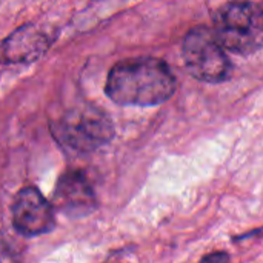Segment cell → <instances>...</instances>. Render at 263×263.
Wrapping results in <instances>:
<instances>
[{
	"label": "cell",
	"mask_w": 263,
	"mask_h": 263,
	"mask_svg": "<svg viewBox=\"0 0 263 263\" xmlns=\"http://www.w3.org/2000/svg\"><path fill=\"white\" fill-rule=\"evenodd\" d=\"M99 2H103V0H99Z\"/></svg>",
	"instance_id": "30bf717a"
},
{
	"label": "cell",
	"mask_w": 263,
	"mask_h": 263,
	"mask_svg": "<svg viewBox=\"0 0 263 263\" xmlns=\"http://www.w3.org/2000/svg\"><path fill=\"white\" fill-rule=\"evenodd\" d=\"M11 213L15 231L26 237L45 234L54 227V210L34 186H25L17 193Z\"/></svg>",
	"instance_id": "5b68a950"
},
{
	"label": "cell",
	"mask_w": 263,
	"mask_h": 263,
	"mask_svg": "<svg viewBox=\"0 0 263 263\" xmlns=\"http://www.w3.org/2000/svg\"><path fill=\"white\" fill-rule=\"evenodd\" d=\"M213 29L225 49L251 55L263 48V8L251 0H231L217 8Z\"/></svg>",
	"instance_id": "7a4b0ae2"
},
{
	"label": "cell",
	"mask_w": 263,
	"mask_h": 263,
	"mask_svg": "<svg viewBox=\"0 0 263 263\" xmlns=\"http://www.w3.org/2000/svg\"><path fill=\"white\" fill-rule=\"evenodd\" d=\"M200 263H230V254L223 253V251L211 253V254L205 256Z\"/></svg>",
	"instance_id": "ba28073f"
},
{
	"label": "cell",
	"mask_w": 263,
	"mask_h": 263,
	"mask_svg": "<svg viewBox=\"0 0 263 263\" xmlns=\"http://www.w3.org/2000/svg\"><path fill=\"white\" fill-rule=\"evenodd\" d=\"M52 42L49 31L35 23H25L3 40L2 60L5 65L32 63L46 54Z\"/></svg>",
	"instance_id": "8992f818"
},
{
	"label": "cell",
	"mask_w": 263,
	"mask_h": 263,
	"mask_svg": "<svg viewBox=\"0 0 263 263\" xmlns=\"http://www.w3.org/2000/svg\"><path fill=\"white\" fill-rule=\"evenodd\" d=\"M55 203L68 216H86L96 208V196L80 171L65 173L55 186Z\"/></svg>",
	"instance_id": "52a82bcc"
},
{
	"label": "cell",
	"mask_w": 263,
	"mask_h": 263,
	"mask_svg": "<svg viewBox=\"0 0 263 263\" xmlns=\"http://www.w3.org/2000/svg\"><path fill=\"white\" fill-rule=\"evenodd\" d=\"M182 59L186 71L205 83L227 82L233 74V63L213 28L199 25L191 28L182 42Z\"/></svg>",
	"instance_id": "3957f363"
},
{
	"label": "cell",
	"mask_w": 263,
	"mask_h": 263,
	"mask_svg": "<svg viewBox=\"0 0 263 263\" xmlns=\"http://www.w3.org/2000/svg\"><path fill=\"white\" fill-rule=\"evenodd\" d=\"M54 137L79 153H91L106 145L114 137V126L109 117L96 108L66 111L52 125Z\"/></svg>",
	"instance_id": "277c9868"
},
{
	"label": "cell",
	"mask_w": 263,
	"mask_h": 263,
	"mask_svg": "<svg viewBox=\"0 0 263 263\" xmlns=\"http://www.w3.org/2000/svg\"><path fill=\"white\" fill-rule=\"evenodd\" d=\"M2 263H20L18 257L6 247V243H3V250H2Z\"/></svg>",
	"instance_id": "9c48e42d"
},
{
	"label": "cell",
	"mask_w": 263,
	"mask_h": 263,
	"mask_svg": "<svg viewBox=\"0 0 263 263\" xmlns=\"http://www.w3.org/2000/svg\"><path fill=\"white\" fill-rule=\"evenodd\" d=\"M176 91L170 65L157 57L140 55L117 62L108 72L105 94L122 106H156Z\"/></svg>",
	"instance_id": "6da1fadb"
}]
</instances>
